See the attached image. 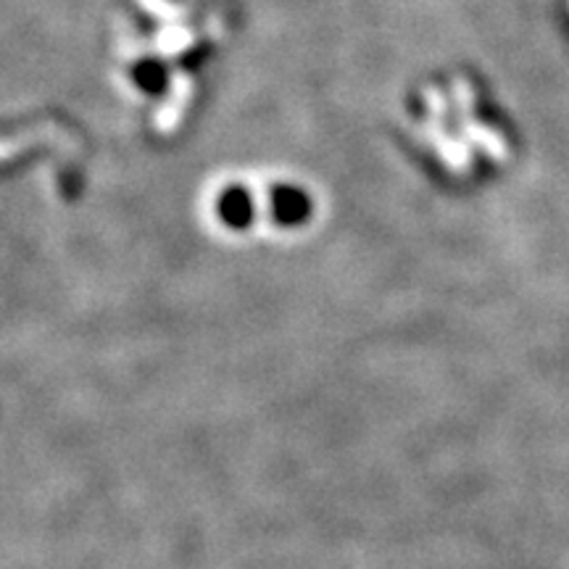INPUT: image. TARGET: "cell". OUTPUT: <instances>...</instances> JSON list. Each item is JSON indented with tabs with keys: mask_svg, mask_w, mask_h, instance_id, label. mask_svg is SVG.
Returning a JSON list of instances; mask_svg holds the SVG:
<instances>
[{
	"mask_svg": "<svg viewBox=\"0 0 569 569\" xmlns=\"http://www.w3.org/2000/svg\"><path fill=\"white\" fill-rule=\"evenodd\" d=\"M230 30L217 0H124L111 30L113 82L153 132L182 130Z\"/></svg>",
	"mask_w": 569,
	"mask_h": 569,
	"instance_id": "1",
	"label": "cell"
}]
</instances>
